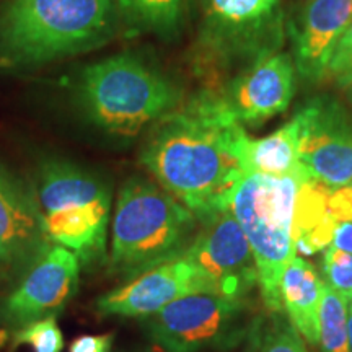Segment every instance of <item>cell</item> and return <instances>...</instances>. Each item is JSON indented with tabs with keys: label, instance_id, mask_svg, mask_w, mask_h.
Segmentation results:
<instances>
[{
	"label": "cell",
	"instance_id": "8fae6325",
	"mask_svg": "<svg viewBox=\"0 0 352 352\" xmlns=\"http://www.w3.org/2000/svg\"><path fill=\"white\" fill-rule=\"evenodd\" d=\"M199 292L214 294V290L209 280L183 254L132 277L127 284L101 296L96 300V310L101 316L147 318L178 298Z\"/></svg>",
	"mask_w": 352,
	"mask_h": 352
},
{
	"label": "cell",
	"instance_id": "30bf717a",
	"mask_svg": "<svg viewBox=\"0 0 352 352\" xmlns=\"http://www.w3.org/2000/svg\"><path fill=\"white\" fill-rule=\"evenodd\" d=\"M297 90L292 54L279 51L215 87L226 111L243 127H258L287 111Z\"/></svg>",
	"mask_w": 352,
	"mask_h": 352
},
{
	"label": "cell",
	"instance_id": "d4e9b609",
	"mask_svg": "<svg viewBox=\"0 0 352 352\" xmlns=\"http://www.w3.org/2000/svg\"><path fill=\"white\" fill-rule=\"evenodd\" d=\"M113 333L108 334H85L76 338L69 346V352H111Z\"/></svg>",
	"mask_w": 352,
	"mask_h": 352
},
{
	"label": "cell",
	"instance_id": "3957f363",
	"mask_svg": "<svg viewBox=\"0 0 352 352\" xmlns=\"http://www.w3.org/2000/svg\"><path fill=\"white\" fill-rule=\"evenodd\" d=\"M76 103L100 129L132 138L183 103V90L157 64L122 52L78 74Z\"/></svg>",
	"mask_w": 352,
	"mask_h": 352
},
{
	"label": "cell",
	"instance_id": "5b68a950",
	"mask_svg": "<svg viewBox=\"0 0 352 352\" xmlns=\"http://www.w3.org/2000/svg\"><path fill=\"white\" fill-rule=\"evenodd\" d=\"M285 38L283 0H199L191 64L215 88L283 51Z\"/></svg>",
	"mask_w": 352,
	"mask_h": 352
},
{
	"label": "cell",
	"instance_id": "9a60e30c",
	"mask_svg": "<svg viewBox=\"0 0 352 352\" xmlns=\"http://www.w3.org/2000/svg\"><path fill=\"white\" fill-rule=\"evenodd\" d=\"M239 158L245 175H271L310 178L298 157V122L296 116L279 129L254 139L243 132L239 142Z\"/></svg>",
	"mask_w": 352,
	"mask_h": 352
},
{
	"label": "cell",
	"instance_id": "7a4b0ae2",
	"mask_svg": "<svg viewBox=\"0 0 352 352\" xmlns=\"http://www.w3.org/2000/svg\"><path fill=\"white\" fill-rule=\"evenodd\" d=\"M118 28V0H13L0 15V63L38 67L104 46Z\"/></svg>",
	"mask_w": 352,
	"mask_h": 352
},
{
	"label": "cell",
	"instance_id": "484cf974",
	"mask_svg": "<svg viewBox=\"0 0 352 352\" xmlns=\"http://www.w3.org/2000/svg\"><path fill=\"white\" fill-rule=\"evenodd\" d=\"M331 246L341 252L352 253V220L340 222L334 228Z\"/></svg>",
	"mask_w": 352,
	"mask_h": 352
},
{
	"label": "cell",
	"instance_id": "ac0fdd59",
	"mask_svg": "<svg viewBox=\"0 0 352 352\" xmlns=\"http://www.w3.org/2000/svg\"><path fill=\"white\" fill-rule=\"evenodd\" d=\"M118 15L127 36L155 34L171 41L182 34L186 0H118Z\"/></svg>",
	"mask_w": 352,
	"mask_h": 352
},
{
	"label": "cell",
	"instance_id": "52a82bcc",
	"mask_svg": "<svg viewBox=\"0 0 352 352\" xmlns=\"http://www.w3.org/2000/svg\"><path fill=\"white\" fill-rule=\"evenodd\" d=\"M246 298L199 292L171 302L151 316L148 331L166 352H199L239 344L252 333Z\"/></svg>",
	"mask_w": 352,
	"mask_h": 352
},
{
	"label": "cell",
	"instance_id": "4fadbf2b",
	"mask_svg": "<svg viewBox=\"0 0 352 352\" xmlns=\"http://www.w3.org/2000/svg\"><path fill=\"white\" fill-rule=\"evenodd\" d=\"M352 23V0H308L296 21L287 25L292 59L303 82L318 83L328 69L338 43Z\"/></svg>",
	"mask_w": 352,
	"mask_h": 352
},
{
	"label": "cell",
	"instance_id": "4316f807",
	"mask_svg": "<svg viewBox=\"0 0 352 352\" xmlns=\"http://www.w3.org/2000/svg\"><path fill=\"white\" fill-rule=\"evenodd\" d=\"M347 328H349V346L352 352V303L347 305Z\"/></svg>",
	"mask_w": 352,
	"mask_h": 352
},
{
	"label": "cell",
	"instance_id": "9c48e42d",
	"mask_svg": "<svg viewBox=\"0 0 352 352\" xmlns=\"http://www.w3.org/2000/svg\"><path fill=\"white\" fill-rule=\"evenodd\" d=\"M184 256L219 296L246 298L258 285L252 248L230 209L199 220V228Z\"/></svg>",
	"mask_w": 352,
	"mask_h": 352
},
{
	"label": "cell",
	"instance_id": "ffe728a7",
	"mask_svg": "<svg viewBox=\"0 0 352 352\" xmlns=\"http://www.w3.org/2000/svg\"><path fill=\"white\" fill-rule=\"evenodd\" d=\"M250 336L253 340L252 352H308L300 333L284 318L283 311L272 314L261 328L253 324Z\"/></svg>",
	"mask_w": 352,
	"mask_h": 352
},
{
	"label": "cell",
	"instance_id": "277c9868",
	"mask_svg": "<svg viewBox=\"0 0 352 352\" xmlns=\"http://www.w3.org/2000/svg\"><path fill=\"white\" fill-rule=\"evenodd\" d=\"M199 220L164 188L132 176L118 195L113 219L109 272L138 277L183 256Z\"/></svg>",
	"mask_w": 352,
	"mask_h": 352
},
{
	"label": "cell",
	"instance_id": "ba28073f",
	"mask_svg": "<svg viewBox=\"0 0 352 352\" xmlns=\"http://www.w3.org/2000/svg\"><path fill=\"white\" fill-rule=\"evenodd\" d=\"M298 157L310 178L331 188L352 183V114L331 95L308 100L294 114Z\"/></svg>",
	"mask_w": 352,
	"mask_h": 352
},
{
	"label": "cell",
	"instance_id": "603a6c76",
	"mask_svg": "<svg viewBox=\"0 0 352 352\" xmlns=\"http://www.w3.org/2000/svg\"><path fill=\"white\" fill-rule=\"evenodd\" d=\"M327 78H331L341 88H346L352 82V23L338 43Z\"/></svg>",
	"mask_w": 352,
	"mask_h": 352
},
{
	"label": "cell",
	"instance_id": "2e32d148",
	"mask_svg": "<svg viewBox=\"0 0 352 352\" xmlns=\"http://www.w3.org/2000/svg\"><path fill=\"white\" fill-rule=\"evenodd\" d=\"M323 280L310 263L296 256L280 279V302L289 321L310 344L320 342V297Z\"/></svg>",
	"mask_w": 352,
	"mask_h": 352
},
{
	"label": "cell",
	"instance_id": "83f0119b",
	"mask_svg": "<svg viewBox=\"0 0 352 352\" xmlns=\"http://www.w3.org/2000/svg\"><path fill=\"white\" fill-rule=\"evenodd\" d=\"M344 94H346V100H347V103H349L351 107H352V82L349 83V85H347V87L344 88Z\"/></svg>",
	"mask_w": 352,
	"mask_h": 352
},
{
	"label": "cell",
	"instance_id": "7402d4cb",
	"mask_svg": "<svg viewBox=\"0 0 352 352\" xmlns=\"http://www.w3.org/2000/svg\"><path fill=\"white\" fill-rule=\"evenodd\" d=\"M324 284L347 302L352 303V253L328 246L321 261Z\"/></svg>",
	"mask_w": 352,
	"mask_h": 352
},
{
	"label": "cell",
	"instance_id": "44dd1931",
	"mask_svg": "<svg viewBox=\"0 0 352 352\" xmlns=\"http://www.w3.org/2000/svg\"><path fill=\"white\" fill-rule=\"evenodd\" d=\"M10 340L12 349L25 344L32 347L33 352H63L64 349V334L57 324L56 316L21 324Z\"/></svg>",
	"mask_w": 352,
	"mask_h": 352
},
{
	"label": "cell",
	"instance_id": "7c38bea8",
	"mask_svg": "<svg viewBox=\"0 0 352 352\" xmlns=\"http://www.w3.org/2000/svg\"><path fill=\"white\" fill-rule=\"evenodd\" d=\"M80 266L74 252L60 245L50 246L34 259L21 284L7 298V318L26 324L56 316L76 294Z\"/></svg>",
	"mask_w": 352,
	"mask_h": 352
},
{
	"label": "cell",
	"instance_id": "6da1fadb",
	"mask_svg": "<svg viewBox=\"0 0 352 352\" xmlns=\"http://www.w3.org/2000/svg\"><path fill=\"white\" fill-rule=\"evenodd\" d=\"M243 132L215 88H201L151 127L140 164L158 186L202 220L228 209L246 176L239 158Z\"/></svg>",
	"mask_w": 352,
	"mask_h": 352
},
{
	"label": "cell",
	"instance_id": "5bb4252c",
	"mask_svg": "<svg viewBox=\"0 0 352 352\" xmlns=\"http://www.w3.org/2000/svg\"><path fill=\"white\" fill-rule=\"evenodd\" d=\"M33 189L0 165V261L32 264L50 248Z\"/></svg>",
	"mask_w": 352,
	"mask_h": 352
},
{
	"label": "cell",
	"instance_id": "e0dca14e",
	"mask_svg": "<svg viewBox=\"0 0 352 352\" xmlns=\"http://www.w3.org/2000/svg\"><path fill=\"white\" fill-rule=\"evenodd\" d=\"M331 186L307 178L298 186L294 208L292 236L296 252L311 256L331 246L338 222L328 210Z\"/></svg>",
	"mask_w": 352,
	"mask_h": 352
},
{
	"label": "cell",
	"instance_id": "8992f818",
	"mask_svg": "<svg viewBox=\"0 0 352 352\" xmlns=\"http://www.w3.org/2000/svg\"><path fill=\"white\" fill-rule=\"evenodd\" d=\"M300 183L296 176L246 175L228 206L252 248L263 302L271 314L284 310L280 279L297 256L292 222Z\"/></svg>",
	"mask_w": 352,
	"mask_h": 352
},
{
	"label": "cell",
	"instance_id": "cb8c5ba5",
	"mask_svg": "<svg viewBox=\"0 0 352 352\" xmlns=\"http://www.w3.org/2000/svg\"><path fill=\"white\" fill-rule=\"evenodd\" d=\"M328 210L338 223L352 220V183L331 188L328 197Z\"/></svg>",
	"mask_w": 352,
	"mask_h": 352
},
{
	"label": "cell",
	"instance_id": "d6986e66",
	"mask_svg": "<svg viewBox=\"0 0 352 352\" xmlns=\"http://www.w3.org/2000/svg\"><path fill=\"white\" fill-rule=\"evenodd\" d=\"M321 352H351L347 328V302L323 283L320 297Z\"/></svg>",
	"mask_w": 352,
	"mask_h": 352
}]
</instances>
